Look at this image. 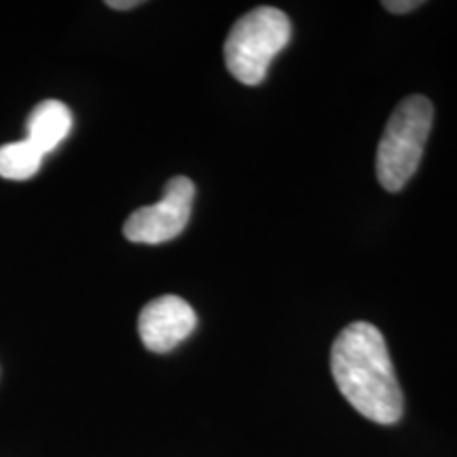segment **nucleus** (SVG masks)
<instances>
[{
    "label": "nucleus",
    "mask_w": 457,
    "mask_h": 457,
    "mask_svg": "<svg viewBox=\"0 0 457 457\" xmlns=\"http://www.w3.org/2000/svg\"><path fill=\"white\" fill-rule=\"evenodd\" d=\"M330 370L343 398L381 426H392L403 417V390L381 330L369 322H353L343 328L330 352Z\"/></svg>",
    "instance_id": "1"
},
{
    "label": "nucleus",
    "mask_w": 457,
    "mask_h": 457,
    "mask_svg": "<svg viewBox=\"0 0 457 457\" xmlns=\"http://www.w3.org/2000/svg\"><path fill=\"white\" fill-rule=\"evenodd\" d=\"M195 185L187 176H174L163 188L162 202L145 205L123 225V236L134 244H165L179 237L191 220Z\"/></svg>",
    "instance_id": "4"
},
{
    "label": "nucleus",
    "mask_w": 457,
    "mask_h": 457,
    "mask_svg": "<svg viewBox=\"0 0 457 457\" xmlns=\"http://www.w3.org/2000/svg\"><path fill=\"white\" fill-rule=\"evenodd\" d=\"M434 106L424 96H409L387 119L377 148V179L386 191L396 193L420 168L428 136L432 131Z\"/></svg>",
    "instance_id": "2"
},
{
    "label": "nucleus",
    "mask_w": 457,
    "mask_h": 457,
    "mask_svg": "<svg viewBox=\"0 0 457 457\" xmlns=\"http://www.w3.org/2000/svg\"><path fill=\"white\" fill-rule=\"evenodd\" d=\"M72 129V114L60 100H45L32 108L26 121V140L32 142L43 155L55 151Z\"/></svg>",
    "instance_id": "6"
},
{
    "label": "nucleus",
    "mask_w": 457,
    "mask_h": 457,
    "mask_svg": "<svg viewBox=\"0 0 457 457\" xmlns=\"http://www.w3.org/2000/svg\"><path fill=\"white\" fill-rule=\"evenodd\" d=\"M197 327V313L185 299L163 295L153 299L138 318V335L146 350L168 353Z\"/></svg>",
    "instance_id": "5"
},
{
    "label": "nucleus",
    "mask_w": 457,
    "mask_h": 457,
    "mask_svg": "<svg viewBox=\"0 0 457 457\" xmlns=\"http://www.w3.org/2000/svg\"><path fill=\"white\" fill-rule=\"evenodd\" d=\"M43 153L32 142L20 140L0 146V176L7 180H28L41 170Z\"/></svg>",
    "instance_id": "7"
},
{
    "label": "nucleus",
    "mask_w": 457,
    "mask_h": 457,
    "mask_svg": "<svg viewBox=\"0 0 457 457\" xmlns=\"http://www.w3.org/2000/svg\"><path fill=\"white\" fill-rule=\"evenodd\" d=\"M138 0H108L106 7L111 9H117V11H128V9H134L138 7Z\"/></svg>",
    "instance_id": "9"
},
{
    "label": "nucleus",
    "mask_w": 457,
    "mask_h": 457,
    "mask_svg": "<svg viewBox=\"0 0 457 457\" xmlns=\"http://www.w3.org/2000/svg\"><path fill=\"white\" fill-rule=\"evenodd\" d=\"M381 4H384L390 13H409V11L421 7L420 0H386V3Z\"/></svg>",
    "instance_id": "8"
},
{
    "label": "nucleus",
    "mask_w": 457,
    "mask_h": 457,
    "mask_svg": "<svg viewBox=\"0 0 457 457\" xmlns=\"http://www.w3.org/2000/svg\"><path fill=\"white\" fill-rule=\"evenodd\" d=\"M293 26L288 15L276 7H256L228 32L225 47L227 71L244 85L265 81L273 57L290 41Z\"/></svg>",
    "instance_id": "3"
}]
</instances>
